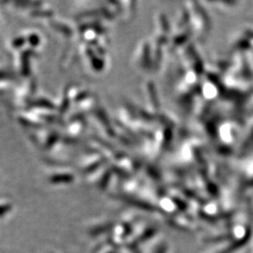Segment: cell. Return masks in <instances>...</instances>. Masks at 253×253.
Here are the masks:
<instances>
[{
    "instance_id": "cell-1",
    "label": "cell",
    "mask_w": 253,
    "mask_h": 253,
    "mask_svg": "<svg viewBox=\"0 0 253 253\" xmlns=\"http://www.w3.org/2000/svg\"><path fill=\"white\" fill-rule=\"evenodd\" d=\"M74 180V175L71 172H56L50 177L52 183H72Z\"/></svg>"
}]
</instances>
